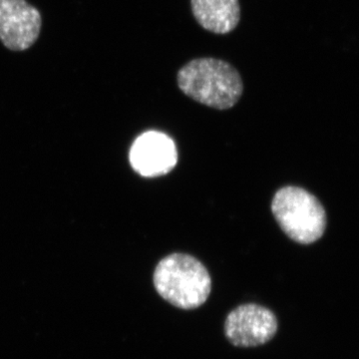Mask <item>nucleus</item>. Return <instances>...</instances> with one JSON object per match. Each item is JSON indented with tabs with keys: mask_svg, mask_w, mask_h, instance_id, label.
I'll return each mask as SVG.
<instances>
[{
	"mask_svg": "<svg viewBox=\"0 0 359 359\" xmlns=\"http://www.w3.org/2000/svg\"><path fill=\"white\" fill-rule=\"evenodd\" d=\"M177 82L187 96L218 110L233 107L244 92L238 70L217 58L194 59L179 70Z\"/></svg>",
	"mask_w": 359,
	"mask_h": 359,
	"instance_id": "f257e3e1",
	"label": "nucleus"
},
{
	"mask_svg": "<svg viewBox=\"0 0 359 359\" xmlns=\"http://www.w3.org/2000/svg\"><path fill=\"white\" fill-rule=\"evenodd\" d=\"M154 285L158 294L176 308L194 309L211 294L212 280L204 264L186 254H172L156 266Z\"/></svg>",
	"mask_w": 359,
	"mask_h": 359,
	"instance_id": "f03ea898",
	"label": "nucleus"
},
{
	"mask_svg": "<svg viewBox=\"0 0 359 359\" xmlns=\"http://www.w3.org/2000/svg\"><path fill=\"white\" fill-rule=\"evenodd\" d=\"M271 212L285 235L299 244H313L327 228L323 205L313 194L299 187L280 189L271 203Z\"/></svg>",
	"mask_w": 359,
	"mask_h": 359,
	"instance_id": "7ed1b4c3",
	"label": "nucleus"
},
{
	"mask_svg": "<svg viewBox=\"0 0 359 359\" xmlns=\"http://www.w3.org/2000/svg\"><path fill=\"white\" fill-rule=\"evenodd\" d=\"M278 320L273 311L257 304H244L229 313L224 334L238 347L263 346L275 337Z\"/></svg>",
	"mask_w": 359,
	"mask_h": 359,
	"instance_id": "20e7f679",
	"label": "nucleus"
},
{
	"mask_svg": "<svg viewBox=\"0 0 359 359\" xmlns=\"http://www.w3.org/2000/svg\"><path fill=\"white\" fill-rule=\"evenodd\" d=\"M41 15L25 0H0V40L6 48L23 51L39 39Z\"/></svg>",
	"mask_w": 359,
	"mask_h": 359,
	"instance_id": "39448f33",
	"label": "nucleus"
},
{
	"mask_svg": "<svg viewBox=\"0 0 359 359\" xmlns=\"http://www.w3.org/2000/svg\"><path fill=\"white\" fill-rule=\"evenodd\" d=\"M130 163L137 173L147 178L170 173L178 162L176 144L168 135L148 131L135 140Z\"/></svg>",
	"mask_w": 359,
	"mask_h": 359,
	"instance_id": "423d86ee",
	"label": "nucleus"
},
{
	"mask_svg": "<svg viewBox=\"0 0 359 359\" xmlns=\"http://www.w3.org/2000/svg\"><path fill=\"white\" fill-rule=\"evenodd\" d=\"M196 20L208 32L228 34L241 20L238 0H191Z\"/></svg>",
	"mask_w": 359,
	"mask_h": 359,
	"instance_id": "0eeeda50",
	"label": "nucleus"
}]
</instances>
